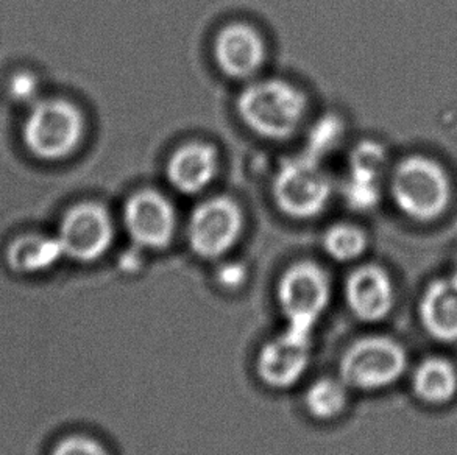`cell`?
<instances>
[{
  "label": "cell",
  "instance_id": "obj_1",
  "mask_svg": "<svg viewBox=\"0 0 457 455\" xmlns=\"http://www.w3.org/2000/svg\"><path fill=\"white\" fill-rule=\"evenodd\" d=\"M389 194L403 217L419 225H433L450 212L454 181L442 161L429 154L411 153L392 167Z\"/></svg>",
  "mask_w": 457,
  "mask_h": 455
},
{
  "label": "cell",
  "instance_id": "obj_2",
  "mask_svg": "<svg viewBox=\"0 0 457 455\" xmlns=\"http://www.w3.org/2000/svg\"><path fill=\"white\" fill-rule=\"evenodd\" d=\"M308 112L303 91L287 81H254L237 99V114L253 133L283 141L297 133Z\"/></svg>",
  "mask_w": 457,
  "mask_h": 455
},
{
  "label": "cell",
  "instance_id": "obj_3",
  "mask_svg": "<svg viewBox=\"0 0 457 455\" xmlns=\"http://www.w3.org/2000/svg\"><path fill=\"white\" fill-rule=\"evenodd\" d=\"M83 133V114L68 100H37L25 119V145L39 160L68 158L80 145Z\"/></svg>",
  "mask_w": 457,
  "mask_h": 455
},
{
  "label": "cell",
  "instance_id": "obj_4",
  "mask_svg": "<svg viewBox=\"0 0 457 455\" xmlns=\"http://www.w3.org/2000/svg\"><path fill=\"white\" fill-rule=\"evenodd\" d=\"M273 198L281 212L298 220L320 216L329 203L333 185L320 160L304 153L281 162L275 173Z\"/></svg>",
  "mask_w": 457,
  "mask_h": 455
},
{
  "label": "cell",
  "instance_id": "obj_5",
  "mask_svg": "<svg viewBox=\"0 0 457 455\" xmlns=\"http://www.w3.org/2000/svg\"><path fill=\"white\" fill-rule=\"evenodd\" d=\"M408 368L403 344L386 335L359 339L344 352L340 379L348 388L375 392L394 385Z\"/></svg>",
  "mask_w": 457,
  "mask_h": 455
},
{
  "label": "cell",
  "instance_id": "obj_6",
  "mask_svg": "<svg viewBox=\"0 0 457 455\" xmlns=\"http://www.w3.org/2000/svg\"><path fill=\"white\" fill-rule=\"evenodd\" d=\"M277 298L287 327L312 335L315 325L329 304V279L314 262H298L279 279Z\"/></svg>",
  "mask_w": 457,
  "mask_h": 455
},
{
  "label": "cell",
  "instance_id": "obj_7",
  "mask_svg": "<svg viewBox=\"0 0 457 455\" xmlns=\"http://www.w3.org/2000/svg\"><path fill=\"white\" fill-rule=\"evenodd\" d=\"M242 231V211L235 200L214 197L198 204L187 225V240L198 258H222Z\"/></svg>",
  "mask_w": 457,
  "mask_h": 455
},
{
  "label": "cell",
  "instance_id": "obj_8",
  "mask_svg": "<svg viewBox=\"0 0 457 455\" xmlns=\"http://www.w3.org/2000/svg\"><path fill=\"white\" fill-rule=\"evenodd\" d=\"M66 258L89 264L105 256L114 239L110 212L99 203H80L64 214L56 233Z\"/></svg>",
  "mask_w": 457,
  "mask_h": 455
},
{
  "label": "cell",
  "instance_id": "obj_9",
  "mask_svg": "<svg viewBox=\"0 0 457 455\" xmlns=\"http://www.w3.org/2000/svg\"><path fill=\"white\" fill-rule=\"evenodd\" d=\"M312 357V335L286 329L261 348L256 371L267 387L285 390L303 377Z\"/></svg>",
  "mask_w": 457,
  "mask_h": 455
},
{
  "label": "cell",
  "instance_id": "obj_10",
  "mask_svg": "<svg viewBox=\"0 0 457 455\" xmlns=\"http://www.w3.org/2000/svg\"><path fill=\"white\" fill-rule=\"evenodd\" d=\"M124 225L137 248L164 250L175 236L177 214L160 192H137L125 203Z\"/></svg>",
  "mask_w": 457,
  "mask_h": 455
},
{
  "label": "cell",
  "instance_id": "obj_11",
  "mask_svg": "<svg viewBox=\"0 0 457 455\" xmlns=\"http://www.w3.org/2000/svg\"><path fill=\"white\" fill-rule=\"evenodd\" d=\"M345 302L358 320L365 323L384 320L395 302L392 277L379 265H361L346 277Z\"/></svg>",
  "mask_w": 457,
  "mask_h": 455
},
{
  "label": "cell",
  "instance_id": "obj_12",
  "mask_svg": "<svg viewBox=\"0 0 457 455\" xmlns=\"http://www.w3.org/2000/svg\"><path fill=\"white\" fill-rule=\"evenodd\" d=\"M214 58L223 74L231 79H250L266 62V44L253 27L233 22L217 33Z\"/></svg>",
  "mask_w": 457,
  "mask_h": 455
},
{
  "label": "cell",
  "instance_id": "obj_13",
  "mask_svg": "<svg viewBox=\"0 0 457 455\" xmlns=\"http://www.w3.org/2000/svg\"><path fill=\"white\" fill-rule=\"evenodd\" d=\"M217 158L216 148L210 144L191 142L173 152L167 162V179L173 189L194 195L204 191L216 178Z\"/></svg>",
  "mask_w": 457,
  "mask_h": 455
},
{
  "label": "cell",
  "instance_id": "obj_14",
  "mask_svg": "<svg viewBox=\"0 0 457 455\" xmlns=\"http://www.w3.org/2000/svg\"><path fill=\"white\" fill-rule=\"evenodd\" d=\"M419 314L433 339L457 342V283L446 277L429 284L421 296Z\"/></svg>",
  "mask_w": 457,
  "mask_h": 455
},
{
  "label": "cell",
  "instance_id": "obj_15",
  "mask_svg": "<svg viewBox=\"0 0 457 455\" xmlns=\"http://www.w3.org/2000/svg\"><path fill=\"white\" fill-rule=\"evenodd\" d=\"M5 258L8 267L19 275H37L50 270L64 254L56 236L25 234L8 245Z\"/></svg>",
  "mask_w": 457,
  "mask_h": 455
},
{
  "label": "cell",
  "instance_id": "obj_16",
  "mask_svg": "<svg viewBox=\"0 0 457 455\" xmlns=\"http://www.w3.org/2000/svg\"><path fill=\"white\" fill-rule=\"evenodd\" d=\"M412 390L427 404L450 402L457 393L456 367L444 357H428L414 369Z\"/></svg>",
  "mask_w": 457,
  "mask_h": 455
},
{
  "label": "cell",
  "instance_id": "obj_17",
  "mask_svg": "<svg viewBox=\"0 0 457 455\" xmlns=\"http://www.w3.org/2000/svg\"><path fill=\"white\" fill-rule=\"evenodd\" d=\"M348 404V385L342 379L323 377L306 392L304 406L314 418L328 421L337 418Z\"/></svg>",
  "mask_w": 457,
  "mask_h": 455
},
{
  "label": "cell",
  "instance_id": "obj_18",
  "mask_svg": "<svg viewBox=\"0 0 457 455\" xmlns=\"http://www.w3.org/2000/svg\"><path fill=\"white\" fill-rule=\"evenodd\" d=\"M369 246V237L362 228L352 223H337L323 236V250L336 262L358 261Z\"/></svg>",
  "mask_w": 457,
  "mask_h": 455
},
{
  "label": "cell",
  "instance_id": "obj_19",
  "mask_svg": "<svg viewBox=\"0 0 457 455\" xmlns=\"http://www.w3.org/2000/svg\"><path fill=\"white\" fill-rule=\"evenodd\" d=\"M389 164L387 150L375 141L361 142L350 156V175L353 178L379 183Z\"/></svg>",
  "mask_w": 457,
  "mask_h": 455
},
{
  "label": "cell",
  "instance_id": "obj_20",
  "mask_svg": "<svg viewBox=\"0 0 457 455\" xmlns=\"http://www.w3.org/2000/svg\"><path fill=\"white\" fill-rule=\"evenodd\" d=\"M344 137V123L334 116L323 117L315 123L308 137V152L306 153L321 160L323 154L333 152Z\"/></svg>",
  "mask_w": 457,
  "mask_h": 455
},
{
  "label": "cell",
  "instance_id": "obj_21",
  "mask_svg": "<svg viewBox=\"0 0 457 455\" xmlns=\"http://www.w3.org/2000/svg\"><path fill=\"white\" fill-rule=\"evenodd\" d=\"M344 195H345L346 203L353 210H373L381 197L379 183L348 177L344 186Z\"/></svg>",
  "mask_w": 457,
  "mask_h": 455
},
{
  "label": "cell",
  "instance_id": "obj_22",
  "mask_svg": "<svg viewBox=\"0 0 457 455\" xmlns=\"http://www.w3.org/2000/svg\"><path fill=\"white\" fill-rule=\"evenodd\" d=\"M50 455H110V452L96 438L71 435L60 440Z\"/></svg>",
  "mask_w": 457,
  "mask_h": 455
},
{
  "label": "cell",
  "instance_id": "obj_23",
  "mask_svg": "<svg viewBox=\"0 0 457 455\" xmlns=\"http://www.w3.org/2000/svg\"><path fill=\"white\" fill-rule=\"evenodd\" d=\"M8 94L16 103L35 105L37 102V94H39V83H37V77L31 72H18L10 80Z\"/></svg>",
  "mask_w": 457,
  "mask_h": 455
},
{
  "label": "cell",
  "instance_id": "obj_24",
  "mask_svg": "<svg viewBox=\"0 0 457 455\" xmlns=\"http://www.w3.org/2000/svg\"><path fill=\"white\" fill-rule=\"evenodd\" d=\"M247 277L245 267L237 262H225V264L217 271V279L227 289H236L239 287L244 279Z\"/></svg>",
  "mask_w": 457,
  "mask_h": 455
},
{
  "label": "cell",
  "instance_id": "obj_25",
  "mask_svg": "<svg viewBox=\"0 0 457 455\" xmlns=\"http://www.w3.org/2000/svg\"><path fill=\"white\" fill-rule=\"evenodd\" d=\"M453 281H454V283H457V261H456V267H454V270H453V275L452 277Z\"/></svg>",
  "mask_w": 457,
  "mask_h": 455
}]
</instances>
